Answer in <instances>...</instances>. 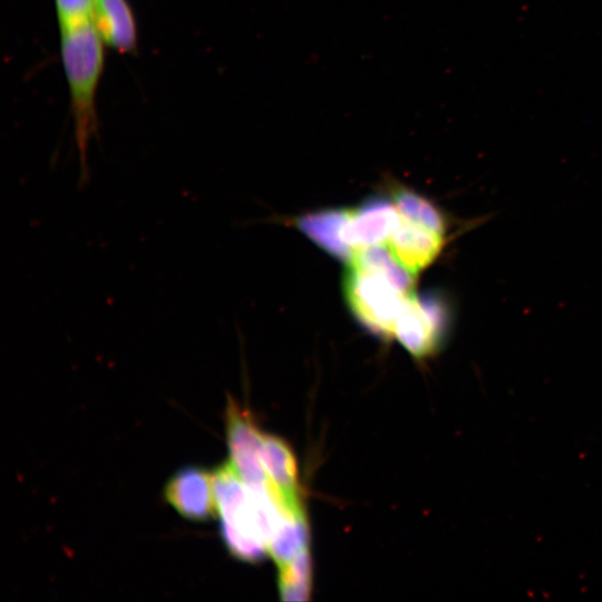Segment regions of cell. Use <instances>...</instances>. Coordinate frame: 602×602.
<instances>
[{"label":"cell","instance_id":"1","mask_svg":"<svg viewBox=\"0 0 602 602\" xmlns=\"http://www.w3.org/2000/svg\"><path fill=\"white\" fill-rule=\"evenodd\" d=\"M343 293L357 320L370 332L391 338L414 278L383 244L358 247L347 262Z\"/></svg>","mask_w":602,"mask_h":602},{"label":"cell","instance_id":"13","mask_svg":"<svg viewBox=\"0 0 602 602\" xmlns=\"http://www.w3.org/2000/svg\"><path fill=\"white\" fill-rule=\"evenodd\" d=\"M309 547V527L305 517L285 521L269 544V555L281 565Z\"/></svg>","mask_w":602,"mask_h":602},{"label":"cell","instance_id":"2","mask_svg":"<svg viewBox=\"0 0 602 602\" xmlns=\"http://www.w3.org/2000/svg\"><path fill=\"white\" fill-rule=\"evenodd\" d=\"M104 47L94 22L60 31L61 61L80 158V186L88 179V149L98 129L96 97L104 69Z\"/></svg>","mask_w":602,"mask_h":602},{"label":"cell","instance_id":"5","mask_svg":"<svg viewBox=\"0 0 602 602\" xmlns=\"http://www.w3.org/2000/svg\"><path fill=\"white\" fill-rule=\"evenodd\" d=\"M166 502L183 517L207 522L219 514L212 474L200 467L177 470L164 487Z\"/></svg>","mask_w":602,"mask_h":602},{"label":"cell","instance_id":"3","mask_svg":"<svg viewBox=\"0 0 602 602\" xmlns=\"http://www.w3.org/2000/svg\"><path fill=\"white\" fill-rule=\"evenodd\" d=\"M449 326V311L437 294L411 293L397 319L394 337L415 358L423 359L437 351Z\"/></svg>","mask_w":602,"mask_h":602},{"label":"cell","instance_id":"11","mask_svg":"<svg viewBox=\"0 0 602 602\" xmlns=\"http://www.w3.org/2000/svg\"><path fill=\"white\" fill-rule=\"evenodd\" d=\"M392 202L402 219L447 235L446 216L427 198L410 190L399 187L394 192Z\"/></svg>","mask_w":602,"mask_h":602},{"label":"cell","instance_id":"4","mask_svg":"<svg viewBox=\"0 0 602 602\" xmlns=\"http://www.w3.org/2000/svg\"><path fill=\"white\" fill-rule=\"evenodd\" d=\"M225 424L230 462L241 479L251 489L269 486L271 480L261 458L263 433L252 415L229 398Z\"/></svg>","mask_w":602,"mask_h":602},{"label":"cell","instance_id":"12","mask_svg":"<svg viewBox=\"0 0 602 602\" xmlns=\"http://www.w3.org/2000/svg\"><path fill=\"white\" fill-rule=\"evenodd\" d=\"M278 584L284 601H305L310 599L312 563L310 548L300 552L292 560L278 565Z\"/></svg>","mask_w":602,"mask_h":602},{"label":"cell","instance_id":"6","mask_svg":"<svg viewBox=\"0 0 602 602\" xmlns=\"http://www.w3.org/2000/svg\"><path fill=\"white\" fill-rule=\"evenodd\" d=\"M400 221L395 203L382 197H372L356 208L343 230V239L352 250L387 242Z\"/></svg>","mask_w":602,"mask_h":602},{"label":"cell","instance_id":"14","mask_svg":"<svg viewBox=\"0 0 602 602\" xmlns=\"http://www.w3.org/2000/svg\"><path fill=\"white\" fill-rule=\"evenodd\" d=\"M60 31L93 22L95 0H55Z\"/></svg>","mask_w":602,"mask_h":602},{"label":"cell","instance_id":"10","mask_svg":"<svg viewBox=\"0 0 602 602\" xmlns=\"http://www.w3.org/2000/svg\"><path fill=\"white\" fill-rule=\"evenodd\" d=\"M261 458L271 483L289 499L303 503L291 447L278 436L263 434Z\"/></svg>","mask_w":602,"mask_h":602},{"label":"cell","instance_id":"8","mask_svg":"<svg viewBox=\"0 0 602 602\" xmlns=\"http://www.w3.org/2000/svg\"><path fill=\"white\" fill-rule=\"evenodd\" d=\"M94 26L104 43L128 54L137 46V26L128 0H95Z\"/></svg>","mask_w":602,"mask_h":602},{"label":"cell","instance_id":"7","mask_svg":"<svg viewBox=\"0 0 602 602\" xmlns=\"http://www.w3.org/2000/svg\"><path fill=\"white\" fill-rule=\"evenodd\" d=\"M446 236L400 216L386 246L415 275L437 259L446 244Z\"/></svg>","mask_w":602,"mask_h":602},{"label":"cell","instance_id":"9","mask_svg":"<svg viewBox=\"0 0 602 602\" xmlns=\"http://www.w3.org/2000/svg\"><path fill=\"white\" fill-rule=\"evenodd\" d=\"M350 208H331L304 214L297 219V227L315 245L330 255L349 261L353 250L343 239Z\"/></svg>","mask_w":602,"mask_h":602}]
</instances>
